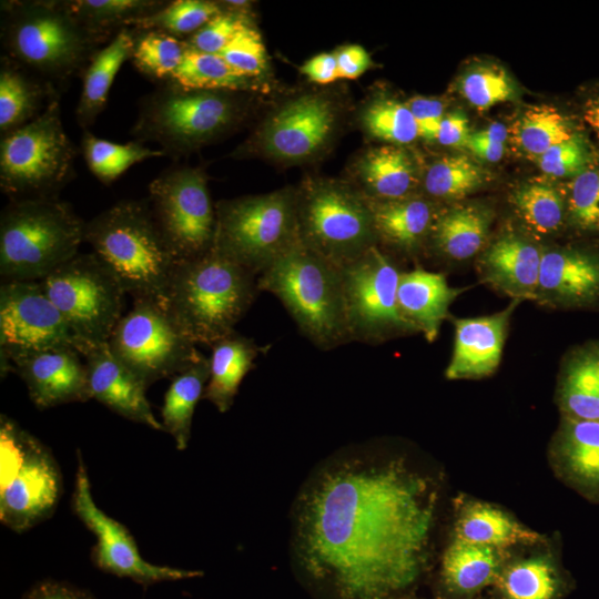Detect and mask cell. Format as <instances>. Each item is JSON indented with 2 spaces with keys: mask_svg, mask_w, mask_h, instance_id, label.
Returning <instances> with one entry per match:
<instances>
[{
  "mask_svg": "<svg viewBox=\"0 0 599 599\" xmlns=\"http://www.w3.org/2000/svg\"><path fill=\"white\" fill-rule=\"evenodd\" d=\"M435 508L430 480L405 459L379 460L363 447L344 451L302 488L292 549L339 599H387L418 576Z\"/></svg>",
  "mask_w": 599,
  "mask_h": 599,
  "instance_id": "1",
  "label": "cell"
},
{
  "mask_svg": "<svg viewBox=\"0 0 599 599\" xmlns=\"http://www.w3.org/2000/svg\"><path fill=\"white\" fill-rule=\"evenodd\" d=\"M0 39L6 57L58 90L82 75L101 43L57 0L1 1Z\"/></svg>",
  "mask_w": 599,
  "mask_h": 599,
  "instance_id": "2",
  "label": "cell"
},
{
  "mask_svg": "<svg viewBox=\"0 0 599 599\" xmlns=\"http://www.w3.org/2000/svg\"><path fill=\"white\" fill-rule=\"evenodd\" d=\"M258 292L255 274L212 248L177 262L164 304L195 344L211 347L235 331Z\"/></svg>",
  "mask_w": 599,
  "mask_h": 599,
  "instance_id": "3",
  "label": "cell"
},
{
  "mask_svg": "<svg viewBox=\"0 0 599 599\" xmlns=\"http://www.w3.org/2000/svg\"><path fill=\"white\" fill-rule=\"evenodd\" d=\"M84 242L133 300L164 303L179 260L160 231L148 199L120 201L85 222Z\"/></svg>",
  "mask_w": 599,
  "mask_h": 599,
  "instance_id": "4",
  "label": "cell"
},
{
  "mask_svg": "<svg viewBox=\"0 0 599 599\" xmlns=\"http://www.w3.org/2000/svg\"><path fill=\"white\" fill-rule=\"evenodd\" d=\"M257 286L278 298L318 348L329 351L352 342L341 267L301 241L257 276Z\"/></svg>",
  "mask_w": 599,
  "mask_h": 599,
  "instance_id": "5",
  "label": "cell"
},
{
  "mask_svg": "<svg viewBox=\"0 0 599 599\" xmlns=\"http://www.w3.org/2000/svg\"><path fill=\"white\" fill-rule=\"evenodd\" d=\"M234 93L165 81L140 99L131 135L142 143H156L164 156L177 160L240 124L245 105Z\"/></svg>",
  "mask_w": 599,
  "mask_h": 599,
  "instance_id": "6",
  "label": "cell"
},
{
  "mask_svg": "<svg viewBox=\"0 0 599 599\" xmlns=\"http://www.w3.org/2000/svg\"><path fill=\"white\" fill-rule=\"evenodd\" d=\"M85 221L58 197L10 201L0 216L2 282L41 281L78 254Z\"/></svg>",
  "mask_w": 599,
  "mask_h": 599,
  "instance_id": "7",
  "label": "cell"
},
{
  "mask_svg": "<svg viewBox=\"0 0 599 599\" xmlns=\"http://www.w3.org/2000/svg\"><path fill=\"white\" fill-rule=\"evenodd\" d=\"M79 154L64 131L60 98L28 124L1 136L0 187L12 200L58 197Z\"/></svg>",
  "mask_w": 599,
  "mask_h": 599,
  "instance_id": "8",
  "label": "cell"
},
{
  "mask_svg": "<svg viewBox=\"0 0 599 599\" xmlns=\"http://www.w3.org/2000/svg\"><path fill=\"white\" fill-rule=\"evenodd\" d=\"M213 248L256 276L300 242L296 194L288 190L215 205Z\"/></svg>",
  "mask_w": 599,
  "mask_h": 599,
  "instance_id": "9",
  "label": "cell"
},
{
  "mask_svg": "<svg viewBox=\"0 0 599 599\" xmlns=\"http://www.w3.org/2000/svg\"><path fill=\"white\" fill-rule=\"evenodd\" d=\"M0 519L16 532L49 518L62 495L50 449L6 415L0 418Z\"/></svg>",
  "mask_w": 599,
  "mask_h": 599,
  "instance_id": "10",
  "label": "cell"
},
{
  "mask_svg": "<svg viewBox=\"0 0 599 599\" xmlns=\"http://www.w3.org/2000/svg\"><path fill=\"white\" fill-rule=\"evenodd\" d=\"M301 243L342 267L377 245L367 200L348 186L318 182L296 194Z\"/></svg>",
  "mask_w": 599,
  "mask_h": 599,
  "instance_id": "11",
  "label": "cell"
},
{
  "mask_svg": "<svg viewBox=\"0 0 599 599\" xmlns=\"http://www.w3.org/2000/svg\"><path fill=\"white\" fill-rule=\"evenodd\" d=\"M79 344L108 342L122 317L125 291L94 252L80 254L40 281Z\"/></svg>",
  "mask_w": 599,
  "mask_h": 599,
  "instance_id": "12",
  "label": "cell"
},
{
  "mask_svg": "<svg viewBox=\"0 0 599 599\" xmlns=\"http://www.w3.org/2000/svg\"><path fill=\"white\" fill-rule=\"evenodd\" d=\"M108 343L113 355L146 387L175 376L203 355L165 304L148 298L134 300Z\"/></svg>",
  "mask_w": 599,
  "mask_h": 599,
  "instance_id": "13",
  "label": "cell"
},
{
  "mask_svg": "<svg viewBox=\"0 0 599 599\" xmlns=\"http://www.w3.org/2000/svg\"><path fill=\"white\" fill-rule=\"evenodd\" d=\"M153 217L179 261L211 251L216 233V212L203 169L172 165L149 185Z\"/></svg>",
  "mask_w": 599,
  "mask_h": 599,
  "instance_id": "14",
  "label": "cell"
},
{
  "mask_svg": "<svg viewBox=\"0 0 599 599\" xmlns=\"http://www.w3.org/2000/svg\"><path fill=\"white\" fill-rule=\"evenodd\" d=\"M352 342L380 343L417 333L398 306L402 271L378 245L341 267Z\"/></svg>",
  "mask_w": 599,
  "mask_h": 599,
  "instance_id": "15",
  "label": "cell"
},
{
  "mask_svg": "<svg viewBox=\"0 0 599 599\" xmlns=\"http://www.w3.org/2000/svg\"><path fill=\"white\" fill-rule=\"evenodd\" d=\"M72 346L74 337L40 281L2 282L0 286V359L10 362L39 351Z\"/></svg>",
  "mask_w": 599,
  "mask_h": 599,
  "instance_id": "16",
  "label": "cell"
},
{
  "mask_svg": "<svg viewBox=\"0 0 599 599\" xmlns=\"http://www.w3.org/2000/svg\"><path fill=\"white\" fill-rule=\"evenodd\" d=\"M72 509L97 538L91 557L99 569L116 577L130 578L144 586L201 575L200 571L158 566L143 559L134 538L125 526L109 517L94 502L87 467L80 451H78Z\"/></svg>",
  "mask_w": 599,
  "mask_h": 599,
  "instance_id": "17",
  "label": "cell"
},
{
  "mask_svg": "<svg viewBox=\"0 0 599 599\" xmlns=\"http://www.w3.org/2000/svg\"><path fill=\"white\" fill-rule=\"evenodd\" d=\"M334 123L331 101L319 95H303L283 105L266 121L258 141L264 152L277 159H306L325 144Z\"/></svg>",
  "mask_w": 599,
  "mask_h": 599,
  "instance_id": "18",
  "label": "cell"
},
{
  "mask_svg": "<svg viewBox=\"0 0 599 599\" xmlns=\"http://www.w3.org/2000/svg\"><path fill=\"white\" fill-rule=\"evenodd\" d=\"M72 346L39 351L10 362L24 382L30 399L45 409L91 399L85 364Z\"/></svg>",
  "mask_w": 599,
  "mask_h": 599,
  "instance_id": "19",
  "label": "cell"
},
{
  "mask_svg": "<svg viewBox=\"0 0 599 599\" xmlns=\"http://www.w3.org/2000/svg\"><path fill=\"white\" fill-rule=\"evenodd\" d=\"M75 349L85 358L91 398L118 415L163 430L145 396L146 386L111 352L109 343H83Z\"/></svg>",
  "mask_w": 599,
  "mask_h": 599,
  "instance_id": "20",
  "label": "cell"
},
{
  "mask_svg": "<svg viewBox=\"0 0 599 599\" xmlns=\"http://www.w3.org/2000/svg\"><path fill=\"white\" fill-rule=\"evenodd\" d=\"M537 300L557 307L599 308V251H542Z\"/></svg>",
  "mask_w": 599,
  "mask_h": 599,
  "instance_id": "21",
  "label": "cell"
},
{
  "mask_svg": "<svg viewBox=\"0 0 599 599\" xmlns=\"http://www.w3.org/2000/svg\"><path fill=\"white\" fill-rule=\"evenodd\" d=\"M518 303L491 315L454 319V349L445 372L448 379L480 378L497 369L509 318Z\"/></svg>",
  "mask_w": 599,
  "mask_h": 599,
  "instance_id": "22",
  "label": "cell"
},
{
  "mask_svg": "<svg viewBox=\"0 0 599 599\" xmlns=\"http://www.w3.org/2000/svg\"><path fill=\"white\" fill-rule=\"evenodd\" d=\"M542 251L526 236L507 232L481 252L479 273L515 301L537 300Z\"/></svg>",
  "mask_w": 599,
  "mask_h": 599,
  "instance_id": "23",
  "label": "cell"
},
{
  "mask_svg": "<svg viewBox=\"0 0 599 599\" xmlns=\"http://www.w3.org/2000/svg\"><path fill=\"white\" fill-rule=\"evenodd\" d=\"M463 291L449 286L444 274L416 267L400 274L398 306L417 333L434 342L450 304Z\"/></svg>",
  "mask_w": 599,
  "mask_h": 599,
  "instance_id": "24",
  "label": "cell"
},
{
  "mask_svg": "<svg viewBox=\"0 0 599 599\" xmlns=\"http://www.w3.org/2000/svg\"><path fill=\"white\" fill-rule=\"evenodd\" d=\"M57 98H60V91L52 83L8 57H1V136L34 120Z\"/></svg>",
  "mask_w": 599,
  "mask_h": 599,
  "instance_id": "25",
  "label": "cell"
},
{
  "mask_svg": "<svg viewBox=\"0 0 599 599\" xmlns=\"http://www.w3.org/2000/svg\"><path fill=\"white\" fill-rule=\"evenodd\" d=\"M378 241L414 254L429 238L438 211L427 200L412 195L389 201H367Z\"/></svg>",
  "mask_w": 599,
  "mask_h": 599,
  "instance_id": "26",
  "label": "cell"
},
{
  "mask_svg": "<svg viewBox=\"0 0 599 599\" xmlns=\"http://www.w3.org/2000/svg\"><path fill=\"white\" fill-rule=\"evenodd\" d=\"M494 214L480 203L456 204L438 211L429 240L435 250L453 261H465L483 252Z\"/></svg>",
  "mask_w": 599,
  "mask_h": 599,
  "instance_id": "27",
  "label": "cell"
},
{
  "mask_svg": "<svg viewBox=\"0 0 599 599\" xmlns=\"http://www.w3.org/2000/svg\"><path fill=\"white\" fill-rule=\"evenodd\" d=\"M134 48V30H120L100 48L84 69L81 94L75 108L77 123L88 129L104 110L114 78L123 63L131 59Z\"/></svg>",
  "mask_w": 599,
  "mask_h": 599,
  "instance_id": "28",
  "label": "cell"
},
{
  "mask_svg": "<svg viewBox=\"0 0 599 599\" xmlns=\"http://www.w3.org/2000/svg\"><path fill=\"white\" fill-rule=\"evenodd\" d=\"M211 348L210 376L203 398L225 413L232 407L243 378L254 367L263 348L236 331L215 342Z\"/></svg>",
  "mask_w": 599,
  "mask_h": 599,
  "instance_id": "29",
  "label": "cell"
},
{
  "mask_svg": "<svg viewBox=\"0 0 599 599\" xmlns=\"http://www.w3.org/2000/svg\"><path fill=\"white\" fill-rule=\"evenodd\" d=\"M359 179L367 201H389L415 195L418 183L415 164L400 146L369 150L359 162Z\"/></svg>",
  "mask_w": 599,
  "mask_h": 599,
  "instance_id": "30",
  "label": "cell"
},
{
  "mask_svg": "<svg viewBox=\"0 0 599 599\" xmlns=\"http://www.w3.org/2000/svg\"><path fill=\"white\" fill-rule=\"evenodd\" d=\"M210 376L209 358L202 355L172 379L161 409L163 430L169 433L179 450H184L190 441L195 406Z\"/></svg>",
  "mask_w": 599,
  "mask_h": 599,
  "instance_id": "31",
  "label": "cell"
},
{
  "mask_svg": "<svg viewBox=\"0 0 599 599\" xmlns=\"http://www.w3.org/2000/svg\"><path fill=\"white\" fill-rule=\"evenodd\" d=\"M558 451L572 481L599 498V420L565 417Z\"/></svg>",
  "mask_w": 599,
  "mask_h": 599,
  "instance_id": "32",
  "label": "cell"
},
{
  "mask_svg": "<svg viewBox=\"0 0 599 599\" xmlns=\"http://www.w3.org/2000/svg\"><path fill=\"white\" fill-rule=\"evenodd\" d=\"M456 538L494 549L541 541L536 531L501 510L480 502L470 504L463 510L456 524Z\"/></svg>",
  "mask_w": 599,
  "mask_h": 599,
  "instance_id": "33",
  "label": "cell"
},
{
  "mask_svg": "<svg viewBox=\"0 0 599 599\" xmlns=\"http://www.w3.org/2000/svg\"><path fill=\"white\" fill-rule=\"evenodd\" d=\"M559 395L565 417L599 420V344L577 349L570 356Z\"/></svg>",
  "mask_w": 599,
  "mask_h": 599,
  "instance_id": "34",
  "label": "cell"
},
{
  "mask_svg": "<svg viewBox=\"0 0 599 599\" xmlns=\"http://www.w3.org/2000/svg\"><path fill=\"white\" fill-rule=\"evenodd\" d=\"M499 558L491 547L455 538L443 557L441 575L453 592L470 595L499 576Z\"/></svg>",
  "mask_w": 599,
  "mask_h": 599,
  "instance_id": "35",
  "label": "cell"
},
{
  "mask_svg": "<svg viewBox=\"0 0 599 599\" xmlns=\"http://www.w3.org/2000/svg\"><path fill=\"white\" fill-rule=\"evenodd\" d=\"M68 8L97 39L104 42L120 30L162 9V0H68Z\"/></svg>",
  "mask_w": 599,
  "mask_h": 599,
  "instance_id": "36",
  "label": "cell"
},
{
  "mask_svg": "<svg viewBox=\"0 0 599 599\" xmlns=\"http://www.w3.org/2000/svg\"><path fill=\"white\" fill-rule=\"evenodd\" d=\"M509 202L522 223L539 235L559 232L567 221L565 193L549 182L524 183L511 192Z\"/></svg>",
  "mask_w": 599,
  "mask_h": 599,
  "instance_id": "37",
  "label": "cell"
},
{
  "mask_svg": "<svg viewBox=\"0 0 599 599\" xmlns=\"http://www.w3.org/2000/svg\"><path fill=\"white\" fill-rule=\"evenodd\" d=\"M169 81L184 88L209 91L241 92L254 88V78L234 69L220 54L187 47Z\"/></svg>",
  "mask_w": 599,
  "mask_h": 599,
  "instance_id": "38",
  "label": "cell"
},
{
  "mask_svg": "<svg viewBox=\"0 0 599 599\" xmlns=\"http://www.w3.org/2000/svg\"><path fill=\"white\" fill-rule=\"evenodd\" d=\"M81 152L92 174L103 184H111L134 164L152 158L164 156L160 149L131 141L115 143L84 131Z\"/></svg>",
  "mask_w": 599,
  "mask_h": 599,
  "instance_id": "39",
  "label": "cell"
},
{
  "mask_svg": "<svg viewBox=\"0 0 599 599\" xmlns=\"http://www.w3.org/2000/svg\"><path fill=\"white\" fill-rule=\"evenodd\" d=\"M575 134L569 119L556 106L549 104L527 108L512 129V138L517 146L532 160Z\"/></svg>",
  "mask_w": 599,
  "mask_h": 599,
  "instance_id": "40",
  "label": "cell"
},
{
  "mask_svg": "<svg viewBox=\"0 0 599 599\" xmlns=\"http://www.w3.org/2000/svg\"><path fill=\"white\" fill-rule=\"evenodd\" d=\"M488 172L464 154L444 156L434 162L424 179L426 193L436 199L458 200L481 187Z\"/></svg>",
  "mask_w": 599,
  "mask_h": 599,
  "instance_id": "41",
  "label": "cell"
},
{
  "mask_svg": "<svg viewBox=\"0 0 599 599\" xmlns=\"http://www.w3.org/2000/svg\"><path fill=\"white\" fill-rule=\"evenodd\" d=\"M133 30L134 67L151 79L169 81L186 51L184 40L159 30Z\"/></svg>",
  "mask_w": 599,
  "mask_h": 599,
  "instance_id": "42",
  "label": "cell"
},
{
  "mask_svg": "<svg viewBox=\"0 0 599 599\" xmlns=\"http://www.w3.org/2000/svg\"><path fill=\"white\" fill-rule=\"evenodd\" d=\"M497 580L506 599H556L561 589L554 566L542 558L512 564Z\"/></svg>",
  "mask_w": 599,
  "mask_h": 599,
  "instance_id": "43",
  "label": "cell"
},
{
  "mask_svg": "<svg viewBox=\"0 0 599 599\" xmlns=\"http://www.w3.org/2000/svg\"><path fill=\"white\" fill-rule=\"evenodd\" d=\"M223 12L220 2L209 0H175L141 19L135 30H159L179 39L192 35L212 18Z\"/></svg>",
  "mask_w": 599,
  "mask_h": 599,
  "instance_id": "44",
  "label": "cell"
},
{
  "mask_svg": "<svg viewBox=\"0 0 599 599\" xmlns=\"http://www.w3.org/2000/svg\"><path fill=\"white\" fill-rule=\"evenodd\" d=\"M363 123L374 138L395 145L419 138L417 122L407 105L393 99L372 102L363 114Z\"/></svg>",
  "mask_w": 599,
  "mask_h": 599,
  "instance_id": "45",
  "label": "cell"
},
{
  "mask_svg": "<svg viewBox=\"0 0 599 599\" xmlns=\"http://www.w3.org/2000/svg\"><path fill=\"white\" fill-rule=\"evenodd\" d=\"M459 91L479 111L517 98L512 80L497 65H484L468 71L460 80Z\"/></svg>",
  "mask_w": 599,
  "mask_h": 599,
  "instance_id": "46",
  "label": "cell"
},
{
  "mask_svg": "<svg viewBox=\"0 0 599 599\" xmlns=\"http://www.w3.org/2000/svg\"><path fill=\"white\" fill-rule=\"evenodd\" d=\"M567 222L582 233L599 234V169L570 180L565 192Z\"/></svg>",
  "mask_w": 599,
  "mask_h": 599,
  "instance_id": "47",
  "label": "cell"
},
{
  "mask_svg": "<svg viewBox=\"0 0 599 599\" xmlns=\"http://www.w3.org/2000/svg\"><path fill=\"white\" fill-rule=\"evenodd\" d=\"M534 161L546 175L572 179L589 169L591 159L583 138L576 133L569 140L552 145Z\"/></svg>",
  "mask_w": 599,
  "mask_h": 599,
  "instance_id": "48",
  "label": "cell"
},
{
  "mask_svg": "<svg viewBox=\"0 0 599 599\" xmlns=\"http://www.w3.org/2000/svg\"><path fill=\"white\" fill-rule=\"evenodd\" d=\"M234 69L256 78L266 69L267 57L261 34L248 23L219 53Z\"/></svg>",
  "mask_w": 599,
  "mask_h": 599,
  "instance_id": "49",
  "label": "cell"
},
{
  "mask_svg": "<svg viewBox=\"0 0 599 599\" xmlns=\"http://www.w3.org/2000/svg\"><path fill=\"white\" fill-rule=\"evenodd\" d=\"M248 23L244 13L223 9L222 13L212 18L184 42L190 49L219 54Z\"/></svg>",
  "mask_w": 599,
  "mask_h": 599,
  "instance_id": "50",
  "label": "cell"
},
{
  "mask_svg": "<svg viewBox=\"0 0 599 599\" xmlns=\"http://www.w3.org/2000/svg\"><path fill=\"white\" fill-rule=\"evenodd\" d=\"M405 104L414 115L419 131V138L435 141L445 114V102L437 98L416 95Z\"/></svg>",
  "mask_w": 599,
  "mask_h": 599,
  "instance_id": "51",
  "label": "cell"
},
{
  "mask_svg": "<svg viewBox=\"0 0 599 599\" xmlns=\"http://www.w3.org/2000/svg\"><path fill=\"white\" fill-rule=\"evenodd\" d=\"M338 79H357L372 64L370 55L365 48L351 44L339 48L335 53Z\"/></svg>",
  "mask_w": 599,
  "mask_h": 599,
  "instance_id": "52",
  "label": "cell"
},
{
  "mask_svg": "<svg viewBox=\"0 0 599 599\" xmlns=\"http://www.w3.org/2000/svg\"><path fill=\"white\" fill-rule=\"evenodd\" d=\"M470 134L467 116L461 111H455L444 116L436 141L445 146L466 148Z\"/></svg>",
  "mask_w": 599,
  "mask_h": 599,
  "instance_id": "53",
  "label": "cell"
},
{
  "mask_svg": "<svg viewBox=\"0 0 599 599\" xmlns=\"http://www.w3.org/2000/svg\"><path fill=\"white\" fill-rule=\"evenodd\" d=\"M23 599H93V596L67 582L44 580L33 586Z\"/></svg>",
  "mask_w": 599,
  "mask_h": 599,
  "instance_id": "54",
  "label": "cell"
},
{
  "mask_svg": "<svg viewBox=\"0 0 599 599\" xmlns=\"http://www.w3.org/2000/svg\"><path fill=\"white\" fill-rule=\"evenodd\" d=\"M301 72L312 82L328 84L338 79L337 61L334 53H319L307 60Z\"/></svg>",
  "mask_w": 599,
  "mask_h": 599,
  "instance_id": "55",
  "label": "cell"
},
{
  "mask_svg": "<svg viewBox=\"0 0 599 599\" xmlns=\"http://www.w3.org/2000/svg\"><path fill=\"white\" fill-rule=\"evenodd\" d=\"M477 158L487 162H498L505 153L506 144L494 142L471 133L466 146Z\"/></svg>",
  "mask_w": 599,
  "mask_h": 599,
  "instance_id": "56",
  "label": "cell"
},
{
  "mask_svg": "<svg viewBox=\"0 0 599 599\" xmlns=\"http://www.w3.org/2000/svg\"><path fill=\"white\" fill-rule=\"evenodd\" d=\"M583 120L599 141V94L591 97L583 108Z\"/></svg>",
  "mask_w": 599,
  "mask_h": 599,
  "instance_id": "57",
  "label": "cell"
},
{
  "mask_svg": "<svg viewBox=\"0 0 599 599\" xmlns=\"http://www.w3.org/2000/svg\"><path fill=\"white\" fill-rule=\"evenodd\" d=\"M475 133L480 138H484L494 142H498V143H505V144L509 136L508 129L499 122H494L490 125H488L486 129L475 132Z\"/></svg>",
  "mask_w": 599,
  "mask_h": 599,
  "instance_id": "58",
  "label": "cell"
}]
</instances>
